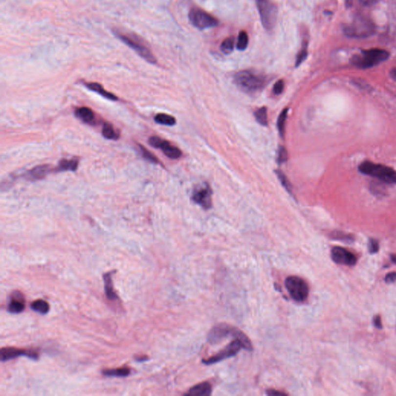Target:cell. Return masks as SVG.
Masks as SVG:
<instances>
[{
  "label": "cell",
  "instance_id": "40",
  "mask_svg": "<svg viewBox=\"0 0 396 396\" xmlns=\"http://www.w3.org/2000/svg\"><path fill=\"white\" fill-rule=\"evenodd\" d=\"M377 1H378V0H361V2H362L363 4L366 5V6H370V5L377 2Z\"/></svg>",
  "mask_w": 396,
  "mask_h": 396
},
{
  "label": "cell",
  "instance_id": "36",
  "mask_svg": "<svg viewBox=\"0 0 396 396\" xmlns=\"http://www.w3.org/2000/svg\"><path fill=\"white\" fill-rule=\"evenodd\" d=\"M284 80H280L275 84L274 87H273V93L275 95H281L284 90Z\"/></svg>",
  "mask_w": 396,
  "mask_h": 396
},
{
  "label": "cell",
  "instance_id": "15",
  "mask_svg": "<svg viewBox=\"0 0 396 396\" xmlns=\"http://www.w3.org/2000/svg\"><path fill=\"white\" fill-rule=\"evenodd\" d=\"M212 393V386L208 382H202L191 388L185 395L190 396H209Z\"/></svg>",
  "mask_w": 396,
  "mask_h": 396
},
{
  "label": "cell",
  "instance_id": "33",
  "mask_svg": "<svg viewBox=\"0 0 396 396\" xmlns=\"http://www.w3.org/2000/svg\"><path fill=\"white\" fill-rule=\"evenodd\" d=\"M288 159V153L284 147H281L278 153L277 162L279 163H284Z\"/></svg>",
  "mask_w": 396,
  "mask_h": 396
},
{
  "label": "cell",
  "instance_id": "29",
  "mask_svg": "<svg viewBox=\"0 0 396 396\" xmlns=\"http://www.w3.org/2000/svg\"><path fill=\"white\" fill-rule=\"evenodd\" d=\"M248 45V36L245 31H241L238 38V43L236 45L238 50H244Z\"/></svg>",
  "mask_w": 396,
  "mask_h": 396
},
{
  "label": "cell",
  "instance_id": "27",
  "mask_svg": "<svg viewBox=\"0 0 396 396\" xmlns=\"http://www.w3.org/2000/svg\"><path fill=\"white\" fill-rule=\"evenodd\" d=\"M255 117H256V121L262 126H266L268 125L266 108L262 107L259 110H256L255 112Z\"/></svg>",
  "mask_w": 396,
  "mask_h": 396
},
{
  "label": "cell",
  "instance_id": "42",
  "mask_svg": "<svg viewBox=\"0 0 396 396\" xmlns=\"http://www.w3.org/2000/svg\"><path fill=\"white\" fill-rule=\"evenodd\" d=\"M391 259H392V262L395 264H396V254H394V255H392L391 256Z\"/></svg>",
  "mask_w": 396,
  "mask_h": 396
},
{
  "label": "cell",
  "instance_id": "5",
  "mask_svg": "<svg viewBox=\"0 0 396 396\" xmlns=\"http://www.w3.org/2000/svg\"><path fill=\"white\" fill-rule=\"evenodd\" d=\"M389 53L381 49H371L361 52V54L353 58V65L360 68H369L386 61Z\"/></svg>",
  "mask_w": 396,
  "mask_h": 396
},
{
  "label": "cell",
  "instance_id": "41",
  "mask_svg": "<svg viewBox=\"0 0 396 396\" xmlns=\"http://www.w3.org/2000/svg\"><path fill=\"white\" fill-rule=\"evenodd\" d=\"M391 76H392V78H393V79H395L396 81V68L392 70V72H391Z\"/></svg>",
  "mask_w": 396,
  "mask_h": 396
},
{
  "label": "cell",
  "instance_id": "20",
  "mask_svg": "<svg viewBox=\"0 0 396 396\" xmlns=\"http://www.w3.org/2000/svg\"><path fill=\"white\" fill-rule=\"evenodd\" d=\"M50 169L48 165H41L32 169L28 174V177L30 180H41L46 176V174L50 173Z\"/></svg>",
  "mask_w": 396,
  "mask_h": 396
},
{
  "label": "cell",
  "instance_id": "32",
  "mask_svg": "<svg viewBox=\"0 0 396 396\" xmlns=\"http://www.w3.org/2000/svg\"><path fill=\"white\" fill-rule=\"evenodd\" d=\"M308 58V48L307 46H303L300 53L296 56V67H299L306 59Z\"/></svg>",
  "mask_w": 396,
  "mask_h": 396
},
{
  "label": "cell",
  "instance_id": "38",
  "mask_svg": "<svg viewBox=\"0 0 396 396\" xmlns=\"http://www.w3.org/2000/svg\"><path fill=\"white\" fill-rule=\"evenodd\" d=\"M374 326H375L376 328H378V329H381V328H382V324H381V317H380L378 315H377V316L374 317Z\"/></svg>",
  "mask_w": 396,
  "mask_h": 396
},
{
  "label": "cell",
  "instance_id": "14",
  "mask_svg": "<svg viewBox=\"0 0 396 396\" xmlns=\"http://www.w3.org/2000/svg\"><path fill=\"white\" fill-rule=\"evenodd\" d=\"M331 258L337 264L353 266L357 263V258L352 252L341 247H334L331 250Z\"/></svg>",
  "mask_w": 396,
  "mask_h": 396
},
{
  "label": "cell",
  "instance_id": "4",
  "mask_svg": "<svg viewBox=\"0 0 396 396\" xmlns=\"http://www.w3.org/2000/svg\"><path fill=\"white\" fill-rule=\"evenodd\" d=\"M359 171L365 175L378 178L385 183H396V171L383 165L365 161L360 165Z\"/></svg>",
  "mask_w": 396,
  "mask_h": 396
},
{
  "label": "cell",
  "instance_id": "28",
  "mask_svg": "<svg viewBox=\"0 0 396 396\" xmlns=\"http://www.w3.org/2000/svg\"><path fill=\"white\" fill-rule=\"evenodd\" d=\"M234 44H235V39L234 37H229L223 41L220 45V50L224 54H229L233 51Z\"/></svg>",
  "mask_w": 396,
  "mask_h": 396
},
{
  "label": "cell",
  "instance_id": "11",
  "mask_svg": "<svg viewBox=\"0 0 396 396\" xmlns=\"http://www.w3.org/2000/svg\"><path fill=\"white\" fill-rule=\"evenodd\" d=\"M149 143L154 148L163 150V154L170 159H179L181 156L182 153L180 149L174 147L168 141L164 140L159 136L150 137L149 139Z\"/></svg>",
  "mask_w": 396,
  "mask_h": 396
},
{
  "label": "cell",
  "instance_id": "18",
  "mask_svg": "<svg viewBox=\"0 0 396 396\" xmlns=\"http://www.w3.org/2000/svg\"><path fill=\"white\" fill-rule=\"evenodd\" d=\"M112 272H108L103 276L104 283H105V293L107 298L110 300H118V295L115 292L112 283Z\"/></svg>",
  "mask_w": 396,
  "mask_h": 396
},
{
  "label": "cell",
  "instance_id": "24",
  "mask_svg": "<svg viewBox=\"0 0 396 396\" xmlns=\"http://www.w3.org/2000/svg\"><path fill=\"white\" fill-rule=\"evenodd\" d=\"M154 120L158 124L163 126H173L176 124V119L172 115H167L164 113H159L155 115Z\"/></svg>",
  "mask_w": 396,
  "mask_h": 396
},
{
  "label": "cell",
  "instance_id": "37",
  "mask_svg": "<svg viewBox=\"0 0 396 396\" xmlns=\"http://www.w3.org/2000/svg\"><path fill=\"white\" fill-rule=\"evenodd\" d=\"M385 283L388 284H394L396 282V272H390L385 278Z\"/></svg>",
  "mask_w": 396,
  "mask_h": 396
},
{
  "label": "cell",
  "instance_id": "12",
  "mask_svg": "<svg viewBox=\"0 0 396 396\" xmlns=\"http://www.w3.org/2000/svg\"><path fill=\"white\" fill-rule=\"evenodd\" d=\"M1 354V361H9V360L14 359L21 356H26L30 359L37 360L39 358V353L37 351L33 349H21V348H2L0 352Z\"/></svg>",
  "mask_w": 396,
  "mask_h": 396
},
{
  "label": "cell",
  "instance_id": "39",
  "mask_svg": "<svg viewBox=\"0 0 396 396\" xmlns=\"http://www.w3.org/2000/svg\"><path fill=\"white\" fill-rule=\"evenodd\" d=\"M267 395H269V396H284V395H286V393L280 392V391L269 390L267 392Z\"/></svg>",
  "mask_w": 396,
  "mask_h": 396
},
{
  "label": "cell",
  "instance_id": "26",
  "mask_svg": "<svg viewBox=\"0 0 396 396\" xmlns=\"http://www.w3.org/2000/svg\"><path fill=\"white\" fill-rule=\"evenodd\" d=\"M288 109H285L284 111H282L280 114L279 119H278L277 127L279 132L282 137H284V133H285V126L286 122L287 115H288Z\"/></svg>",
  "mask_w": 396,
  "mask_h": 396
},
{
  "label": "cell",
  "instance_id": "21",
  "mask_svg": "<svg viewBox=\"0 0 396 396\" xmlns=\"http://www.w3.org/2000/svg\"><path fill=\"white\" fill-rule=\"evenodd\" d=\"M78 167V161L77 159H62L54 171H75Z\"/></svg>",
  "mask_w": 396,
  "mask_h": 396
},
{
  "label": "cell",
  "instance_id": "16",
  "mask_svg": "<svg viewBox=\"0 0 396 396\" xmlns=\"http://www.w3.org/2000/svg\"><path fill=\"white\" fill-rule=\"evenodd\" d=\"M20 295H21V293H17V296H13L11 301L9 302L7 308V310L9 311V313H13V314H18V313H22V311L24 310V299H23V296H20Z\"/></svg>",
  "mask_w": 396,
  "mask_h": 396
},
{
  "label": "cell",
  "instance_id": "35",
  "mask_svg": "<svg viewBox=\"0 0 396 396\" xmlns=\"http://www.w3.org/2000/svg\"><path fill=\"white\" fill-rule=\"evenodd\" d=\"M333 238L334 239H337V240L347 242L353 241V237H352V236L345 235V234L342 233V232H338V233L335 232V233H333Z\"/></svg>",
  "mask_w": 396,
  "mask_h": 396
},
{
  "label": "cell",
  "instance_id": "8",
  "mask_svg": "<svg viewBox=\"0 0 396 396\" xmlns=\"http://www.w3.org/2000/svg\"><path fill=\"white\" fill-rule=\"evenodd\" d=\"M189 20L193 26L200 30L215 27L219 24V21L215 17L197 7L191 9Z\"/></svg>",
  "mask_w": 396,
  "mask_h": 396
},
{
  "label": "cell",
  "instance_id": "6",
  "mask_svg": "<svg viewBox=\"0 0 396 396\" xmlns=\"http://www.w3.org/2000/svg\"><path fill=\"white\" fill-rule=\"evenodd\" d=\"M262 23L268 31L273 30L278 16V8L271 0H256Z\"/></svg>",
  "mask_w": 396,
  "mask_h": 396
},
{
  "label": "cell",
  "instance_id": "22",
  "mask_svg": "<svg viewBox=\"0 0 396 396\" xmlns=\"http://www.w3.org/2000/svg\"><path fill=\"white\" fill-rule=\"evenodd\" d=\"M130 369L126 367H122V368H119V369H106V370L102 371V374L107 377H127L130 375Z\"/></svg>",
  "mask_w": 396,
  "mask_h": 396
},
{
  "label": "cell",
  "instance_id": "2",
  "mask_svg": "<svg viewBox=\"0 0 396 396\" xmlns=\"http://www.w3.org/2000/svg\"><path fill=\"white\" fill-rule=\"evenodd\" d=\"M242 349L247 351L252 350V345L248 337L246 335L242 337H235V340L227 345L224 349L219 352L215 355L203 360L202 362L204 365H211L216 363L220 362L224 359H228L229 357H234L239 353Z\"/></svg>",
  "mask_w": 396,
  "mask_h": 396
},
{
  "label": "cell",
  "instance_id": "31",
  "mask_svg": "<svg viewBox=\"0 0 396 396\" xmlns=\"http://www.w3.org/2000/svg\"><path fill=\"white\" fill-rule=\"evenodd\" d=\"M139 150H140V153L142 154V155H143V157H144V159H147L148 161L152 162V163H159V159L155 157V155H154L152 153L150 152L147 149L145 148L142 145H139Z\"/></svg>",
  "mask_w": 396,
  "mask_h": 396
},
{
  "label": "cell",
  "instance_id": "10",
  "mask_svg": "<svg viewBox=\"0 0 396 396\" xmlns=\"http://www.w3.org/2000/svg\"><path fill=\"white\" fill-rule=\"evenodd\" d=\"M244 335L245 334L238 328L229 326L228 324H219L211 330L207 337V340L211 344H215L220 340H222L223 338L230 337V336L233 337H239Z\"/></svg>",
  "mask_w": 396,
  "mask_h": 396
},
{
  "label": "cell",
  "instance_id": "9",
  "mask_svg": "<svg viewBox=\"0 0 396 396\" xmlns=\"http://www.w3.org/2000/svg\"><path fill=\"white\" fill-rule=\"evenodd\" d=\"M374 31V26L372 22L364 18L356 19L351 24L346 26L345 29L346 35L357 38L369 37L373 34Z\"/></svg>",
  "mask_w": 396,
  "mask_h": 396
},
{
  "label": "cell",
  "instance_id": "25",
  "mask_svg": "<svg viewBox=\"0 0 396 396\" xmlns=\"http://www.w3.org/2000/svg\"><path fill=\"white\" fill-rule=\"evenodd\" d=\"M102 135L107 139L116 140L119 139V135L110 123H105L102 128Z\"/></svg>",
  "mask_w": 396,
  "mask_h": 396
},
{
  "label": "cell",
  "instance_id": "23",
  "mask_svg": "<svg viewBox=\"0 0 396 396\" xmlns=\"http://www.w3.org/2000/svg\"><path fill=\"white\" fill-rule=\"evenodd\" d=\"M30 308L33 310L42 315L46 314L50 310V305L44 300H35L32 303Z\"/></svg>",
  "mask_w": 396,
  "mask_h": 396
},
{
  "label": "cell",
  "instance_id": "34",
  "mask_svg": "<svg viewBox=\"0 0 396 396\" xmlns=\"http://www.w3.org/2000/svg\"><path fill=\"white\" fill-rule=\"evenodd\" d=\"M369 250L371 254H375L379 250V243L376 239H372L369 240Z\"/></svg>",
  "mask_w": 396,
  "mask_h": 396
},
{
  "label": "cell",
  "instance_id": "7",
  "mask_svg": "<svg viewBox=\"0 0 396 396\" xmlns=\"http://www.w3.org/2000/svg\"><path fill=\"white\" fill-rule=\"evenodd\" d=\"M286 288L291 297L298 303L305 301L309 295V286L305 280L299 276H292L286 278Z\"/></svg>",
  "mask_w": 396,
  "mask_h": 396
},
{
  "label": "cell",
  "instance_id": "19",
  "mask_svg": "<svg viewBox=\"0 0 396 396\" xmlns=\"http://www.w3.org/2000/svg\"><path fill=\"white\" fill-rule=\"evenodd\" d=\"M75 115L82 122H86L88 124L93 125L95 122V114L89 108H79L75 111Z\"/></svg>",
  "mask_w": 396,
  "mask_h": 396
},
{
  "label": "cell",
  "instance_id": "30",
  "mask_svg": "<svg viewBox=\"0 0 396 396\" xmlns=\"http://www.w3.org/2000/svg\"><path fill=\"white\" fill-rule=\"evenodd\" d=\"M276 174H277L278 178L280 179V182H281L282 185L285 187L286 190L288 192L292 194L293 187H292V184H291L290 182L288 180V178L286 177L285 174L282 172L281 171H276Z\"/></svg>",
  "mask_w": 396,
  "mask_h": 396
},
{
  "label": "cell",
  "instance_id": "13",
  "mask_svg": "<svg viewBox=\"0 0 396 396\" xmlns=\"http://www.w3.org/2000/svg\"><path fill=\"white\" fill-rule=\"evenodd\" d=\"M192 199L196 204L204 209H209L212 206V191L207 184L195 188L193 192Z\"/></svg>",
  "mask_w": 396,
  "mask_h": 396
},
{
  "label": "cell",
  "instance_id": "1",
  "mask_svg": "<svg viewBox=\"0 0 396 396\" xmlns=\"http://www.w3.org/2000/svg\"><path fill=\"white\" fill-rule=\"evenodd\" d=\"M113 32L117 38H119L125 44L132 49L145 61H147L148 63L153 64V65L156 64L155 56L140 37L135 34H132V33H123L118 30H114Z\"/></svg>",
  "mask_w": 396,
  "mask_h": 396
},
{
  "label": "cell",
  "instance_id": "17",
  "mask_svg": "<svg viewBox=\"0 0 396 396\" xmlns=\"http://www.w3.org/2000/svg\"><path fill=\"white\" fill-rule=\"evenodd\" d=\"M85 86L91 91H95L98 93V95H102L104 98H107L111 101H117L119 98L116 95H114L110 91H106V89L104 88L103 86L100 84L95 83V82H88V83L85 84Z\"/></svg>",
  "mask_w": 396,
  "mask_h": 396
},
{
  "label": "cell",
  "instance_id": "3",
  "mask_svg": "<svg viewBox=\"0 0 396 396\" xmlns=\"http://www.w3.org/2000/svg\"><path fill=\"white\" fill-rule=\"evenodd\" d=\"M235 85L247 93H256L260 91L266 85V79L263 75L252 72L251 70H242L234 77Z\"/></svg>",
  "mask_w": 396,
  "mask_h": 396
}]
</instances>
